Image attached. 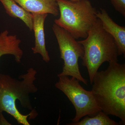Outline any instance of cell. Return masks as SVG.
Listing matches in <instances>:
<instances>
[{"label": "cell", "mask_w": 125, "mask_h": 125, "mask_svg": "<svg viewBox=\"0 0 125 125\" xmlns=\"http://www.w3.org/2000/svg\"><path fill=\"white\" fill-rule=\"evenodd\" d=\"M37 74V71L30 68L27 73L19 76L18 80L0 73V125L8 123L3 112L23 125H30L28 118H34L37 116L36 110L33 109L30 96L38 90L34 84Z\"/></svg>", "instance_id": "obj_1"}, {"label": "cell", "mask_w": 125, "mask_h": 125, "mask_svg": "<svg viewBox=\"0 0 125 125\" xmlns=\"http://www.w3.org/2000/svg\"><path fill=\"white\" fill-rule=\"evenodd\" d=\"M92 92L100 109L117 117L125 125V64L109 62L105 71H98L93 79Z\"/></svg>", "instance_id": "obj_2"}, {"label": "cell", "mask_w": 125, "mask_h": 125, "mask_svg": "<svg viewBox=\"0 0 125 125\" xmlns=\"http://www.w3.org/2000/svg\"><path fill=\"white\" fill-rule=\"evenodd\" d=\"M78 42L83 47L82 64L87 68L92 84L94 76L104 62L118 61L117 46L113 38L104 29L98 18L87 37Z\"/></svg>", "instance_id": "obj_3"}, {"label": "cell", "mask_w": 125, "mask_h": 125, "mask_svg": "<svg viewBox=\"0 0 125 125\" xmlns=\"http://www.w3.org/2000/svg\"><path fill=\"white\" fill-rule=\"evenodd\" d=\"M56 1L60 16L55 20L54 23L68 31L76 39L86 38L98 19L96 8L89 0Z\"/></svg>", "instance_id": "obj_4"}, {"label": "cell", "mask_w": 125, "mask_h": 125, "mask_svg": "<svg viewBox=\"0 0 125 125\" xmlns=\"http://www.w3.org/2000/svg\"><path fill=\"white\" fill-rule=\"evenodd\" d=\"M58 77L59 80L55 87L65 94L75 109L76 114L72 119V122H78L83 117L94 115L102 111L97 104L92 90L84 89L78 80L67 76Z\"/></svg>", "instance_id": "obj_5"}, {"label": "cell", "mask_w": 125, "mask_h": 125, "mask_svg": "<svg viewBox=\"0 0 125 125\" xmlns=\"http://www.w3.org/2000/svg\"><path fill=\"white\" fill-rule=\"evenodd\" d=\"M52 28L58 42L60 58L64 61L62 71L57 76L74 77L87 85V81L81 75L78 64L79 58H82L84 54L83 45L68 31L56 24Z\"/></svg>", "instance_id": "obj_6"}, {"label": "cell", "mask_w": 125, "mask_h": 125, "mask_svg": "<svg viewBox=\"0 0 125 125\" xmlns=\"http://www.w3.org/2000/svg\"><path fill=\"white\" fill-rule=\"evenodd\" d=\"M97 17L101 20L104 29L114 39L119 56L125 55V27L117 24L109 16L105 9L97 11Z\"/></svg>", "instance_id": "obj_7"}, {"label": "cell", "mask_w": 125, "mask_h": 125, "mask_svg": "<svg viewBox=\"0 0 125 125\" xmlns=\"http://www.w3.org/2000/svg\"><path fill=\"white\" fill-rule=\"evenodd\" d=\"M33 28L35 37V46L31 48L34 54H38L42 56L45 62L50 61L48 52L46 48L44 24L47 14H33Z\"/></svg>", "instance_id": "obj_8"}, {"label": "cell", "mask_w": 125, "mask_h": 125, "mask_svg": "<svg viewBox=\"0 0 125 125\" xmlns=\"http://www.w3.org/2000/svg\"><path fill=\"white\" fill-rule=\"evenodd\" d=\"M22 8L30 13L59 15L56 0H14Z\"/></svg>", "instance_id": "obj_9"}, {"label": "cell", "mask_w": 125, "mask_h": 125, "mask_svg": "<svg viewBox=\"0 0 125 125\" xmlns=\"http://www.w3.org/2000/svg\"><path fill=\"white\" fill-rule=\"evenodd\" d=\"M21 40L15 35L9 34L6 30L0 33V58L4 55L14 56L17 63H21L23 52L20 47Z\"/></svg>", "instance_id": "obj_10"}, {"label": "cell", "mask_w": 125, "mask_h": 125, "mask_svg": "<svg viewBox=\"0 0 125 125\" xmlns=\"http://www.w3.org/2000/svg\"><path fill=\"white\" fill-rule=\"evenodd\" d=\"M6 13L12 18H18L24 23L30 31L33 30V20L32 14L25 10L14 0H0Z\"/></svg>", "instance_id": "obj_11"}, {"label": "cell", "mask_w": 125, "mask_h": 125, "mask_svg": "<svg viewBox=\"0 0 125 125\" xmlns=\"http://www.w3.org/2000/svg\"><path fill=\"white\" fill-rule=\"evenodd\" d=\"M118 123L111 119L108 115L99 111L97 113L92 116H86L81 121L67 124L68 125H119Z\"/></svg>", "instance_id": "obj_12"}, {"label": "cell", "mask_w": 125, "mask_h": 125, "mask_svg": "<svg viewBox=\"0 0 125 125\" xmlns=\"http://www.w3.org/2000/svg\"><path fill=\"white\" fill-rule=\"evenodd\" d=\"M116 10L125 16V0H110Z\"/></svg>", "instance_id": "obj_13"}, {"label": "cell", "mask_w": 125, "mask_h": 125, "mask_svg": "<svg viewBox=\"0 0 125 125\" xmlns=\"http://www.w3.org/2000/svg\"><path fill=\"white\" fill-rule=\"evenodd\" d=\"M70 0L73 1H79L80 0Z\"/></svg>", "instance_id": "obj_14"}]
</instances>
